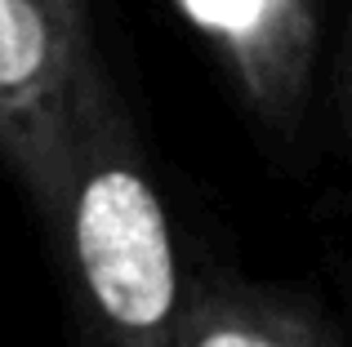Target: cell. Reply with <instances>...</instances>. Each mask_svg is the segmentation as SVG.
I'll return each instance as SVG.
<instances>
[{
	"mask_svg": "<svg viewBox=\"0 0 352 347\" xmlns=\"http://www.w3.org/2000/svg\"><path fill=\"white\" fill-rule=\"evenodd\" d=\"M76 250L107 347H165L174 259L161 209L134 174H98L85 187Z\"/></svg>",
	"mask_w": 352,
	"mask_h": 347,
	"instance_id": "1",
	"label": "cell"
},
{
	"mask_svg": "<svg viewBox=\"0 0 352 347\" xmlns=\"http://www.w3.org/2000/svg\"><path fill=\"white\" fill-rule=\"evenodd\" d=\"M45 58V32L32 5L0 0V85L27 80Z\"/></svg>",
	"mask_w": 352,
	"mask_h": 347,
	"instance_id": "3",
	"label": "cell"
},
{
	"mask_svg": "<svg viewBox=\"0 0 352 347\" xmlns=\"http://www.w3.org/2000/svg\"><path fill=\"white\" fill-rule=\"evenodd\" d=\"M188 9L201 18V23H214V27H250L263 9V0H188Z\"/></svg>",
	"mask_w": 352,
	"mask_h": 347,
	"instance_id": "4",
	"label": "cell"
},
{
	"mask_svg": "<svg viewBox=\"0 0 352 347\" xmlns=\"http://www.w3.org/2000/svg\"><path fill=\"white\" fill-rule=\"evenodd\" d=\"M174 347H321L308 330L290 325L285 316L263 312H210L192 325Z\"/></svg>",
	"mask_w": 352,
	"mask_h": 347,
	"instance_id": "2",
	"label": "cell"
}]
</instances>
